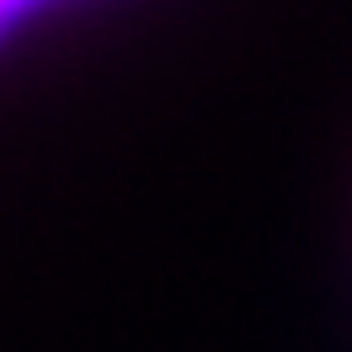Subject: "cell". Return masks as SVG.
Masks as SVG:
<instances>
[{"mask_svg": "<svg viewBox=\"0 0 352 352\" xmlns=\"http://www.w3.org/2000/svg\"><path fill=\"white\" fill-rule=\"evenodd\" d=\"M36 6H45V0H0V30H10L15 21H25Z\"/></svg>", "mask_w": 352, "mask_h": 352, "instance_id": "cell-1", "label": "cell"}]
</instances>
